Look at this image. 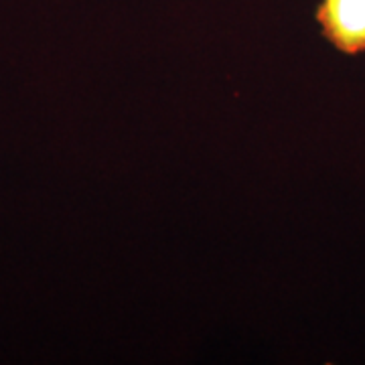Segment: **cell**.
Listing matches in <instances>:
<instances>
[{
    "mask_svg": "<svg viewBox=\"0 0 365 365\" xmlns=\"http://www.w3.org/2000/svg\"><path fill=\"white\" fill-rule=\"evenodd\" d=\"M321 33L337 51H365V0H321L314 13Z\"/></svg>",
    "mask_w": 365,
    "mask_h": 365,
    "instance_id": "cell-1",
    "label": "cell"
}]
</instances>
